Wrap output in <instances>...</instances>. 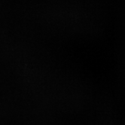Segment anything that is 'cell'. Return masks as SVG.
<instances>
[]
</instances>
